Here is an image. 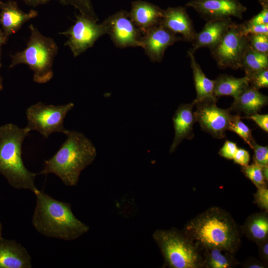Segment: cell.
<instances>
[{"label": "cell", "instance_id": "obj_1", "mask_svg": "<svg viewBox=\"0 0 268 268\" xmlns=\"http://www.w3.org/2000/svg\"><path fill=\"white\" fill-rule=\"evenodd\" d=\"M33 193L36 203L32 223L39 233L70 241L88 232L89 227L74 215L68 203L57 200L38 189Z\"/></svg>", "mask_w": 268, "mask_h": 268}, {"label": "cell", "instance_id": "obj_2", "mask_svg": "<svg viewBox=\"0 0 268 268\" xmlns=\"http://www.w3.org/2000/svg\"><path fill=\"white\" fill-rule=\"evenodd\" d=\"M67 138L57 152L45 160L39 174H53L67 186H75L81 172L95 160L97 150L83 134L67 130Z\"/></svg>", "mask_w": 268, "mask_h": 268}, {"label": "cell", "instance_id": "obj_3", "mask_svg": "<svg viewBox=\"0 0 268 268\" xmlns=\"http://www.w3.org/2000/svg\"><path fill=\"white\" fill-rule=\"evenodd\" d=\"M183 230L201 247H216L234 253L240 244L237 225L221 208L213 206L187 223Z\"/></svg>", "mask_w": 268, "mask_h": 268}, {"label": "cell", "instance_id": "obj_4", "mask_svg": "<svg viewBox=\"0 0 268 268\" xmlns=\"http://www.w3.org/2000/svg\"><path fill=\"white\" fill-rule=\"evenodd\" d=\"M30 131L12 123L0 127V174L16 189L34 193L36 173L29 171L22 159V143Z\"/></svg>", "mask_w": 268, "mask_h": 268}, {"label": "cell", "instance_id": "obj_5", "mask_svg": "<svg viewBox=\"0 0 268 268\" xmlns=\"http://www.w3.org/2000/svg\"><path fill=\"white\" fill-rule=\"evenodd\" d=\"M30 36L23 50L11 56L10 68L27 65L33 71V80L43 84L53 76V63L58 47L52 38L43 35L33 24L29 26Z\"/></svg>", "mask_w": 268, "mask_h": 268}, {"label": "cell", "instance_id": "obj_6", "mask_svg": "<svg viewBox=\"0 0 268 268\" xmlns=\"http://www.w3.org/2000/svg\"><path fill=\"white\" fill-rule=\"evenodd\" d=\"M152 236L164 258L165 266L170 268H203L201 247L183 230L175 228L157 229Z\"/></svg>", "mask_w": 268, "mask_h": 268}, {"label": "cell", "instance_id": "obj_7", "mask_svg": "<svg viewBox=\"0 0 268 268\" xmlns=\"http://www.w3.org/2000/svg\"><path fill=\"white\" fill-rule=\"evenodd\" d=\"M73 107L72 102L61 105L37 102L26 110L28 121L26 127L30 131L38 132L45 138H48L54 133H62L65 134L68 130L65 128L64 121Z\"/></svg>", "mask_w": 268, "mask_h": 268}, {"label": "cell", "instance_id": "obj_8", "mask_svg": "<svg viewBox=\"0 0 268 268\" xmlns=\"http://www.w3.org/2000/svg\"><path fill=\"white\" fill-rule=\"evenodd\" d=\"M249 47L247 37L234 22L210 51L218 67L234 69L241 68L242 58Z\"/></svg>", "mask_w": 268, "mask_h": 268}, {"label": "cell", "instance_id": "obj_9", "mask_svg": "<svg viewBox=\"0 0 268 268\" xmlns=\"http://www.w3.org/2000/svg\"><path fill=\"white\" fill-rule=\"evenodd\" d=\"M106 34L102 22L98 23L81 14L76 16L72 26L61 33L67 37L65 45L68 47L74 57L92 47L101 36Z\"/></svg>", "mask_w": 268, "mask_h": 268}, {"label": "cell", "instance_id": "obj_10", "mask_svg": "<svg viewBox=\"0 0 268 268\" xmlns=\"http://www.w3.org/2000/svg\"><path fill=\"white\" fill-rule=\"evenodd\" d=\"M102 23L106 34L116 47L140 46L142 34L132 21L128 12L121 10L108 16Z\"/></svg>", "mask_w": 268, "mask_h": 268}, {"label": "cell", "instance_id": "obj_11", "mask_svg": "<svg viewBox=\"0 0 268 268\" xmlns=\"http://www.w3.org/2000/svg\"><path fill=\"white\" fill-rule=\"evenodd\" d=\"M215 101L206 100L195 104L196 110L194 111L196 122L201 129L216 138H223L228 130L232 115L230 109L218 107Z\"/></svg>", "mask_w": 268, "mask_h": 268}, {"label": "cell", "instance_id": "obj_12", "mask_svg": "<svg viewBox=\"0 0 268 268\" xmlns=\"http://www.w3.org/2000/svg\"><path fill=\"white\" fill-rule=\"evenodd\" d=\"M206 21L231 18L242 19L247 10L239 0H192L186 3Z\"/></svg>", "mask_w": 268, "mask_h": 268}, {"label": "cell", "instance_id": "obj_13", "mask_svg": "<svg viewBox=\"0 0 268 268\" xmlns=\"http://www.w3.org/2000/svg\"><path fill=\"white\" fill-rule=\"evenodd\" d=\"M183 40L161 24H159L142 34L140 46L153 62H160L166 50L175 42Z\"/></svg>", "mask_w": 268, "mask_h": 268}, {"label": "cell", "instance_id": "obj_14", "mask_svg": "<svg viewBox=\"0 0 268 268\" xmlns=\"http://www.w3.org/2000/svg\"><path fill=\"white\" fill-rule=\"evenodd\" d=\"M160 24L184 41L192 42L197 34L192 19L183 6L163 9Z\"/></svg>", "mask_w": 268, "mask_h": 268}, {"label": "cell", "instance_id": "obj_15", "mask_svg": "<svg viewBox=\"0 0 268 268\" xmlns=\"http://www.w3.org/2000/svg\"><path fill=\"white\" fill-rule=\"evenodd\" d=\"M163 9L151 2L142 0L132 2L129 12L133 22L142 34L160 23Z\"/></svg>", "mask_w": 268, "mask_h": 268}, {"label": "cell", "instance_id": "obj_16", "mask_svg": "<svg viewBox=\"0 0 268 268\" xmlns=\"http://www.w3.org/2000/svg\"><path fill=\"white\" fill-rule=\"evenodd\" d=\"M195 104H182L178 107L172 118L174 129V137L170 148L173 152L179 144L185 139H191L194 136L193 126L196 122L193 107Z\"/></svg>", "mask_w": 268, "mask_h": 268}, {"label": "cell", "instance_id": "obj_17", "mask_svg": "<svg viewBox=\"0 0 268 268\" xmlns=\"http://www.w3.org/2000/svg\"><path fill=\"white\" fill-rule=\"evenodd\" d=\"M0 9V26L7 37L18 31L25 22L38 15V12L34 10L23 11L15 1L11 0L3 2Z\"/></svg>", "mask_w": 268, "mask_h": 268}, {"label": "cell", "instance_id": "obj_18", "mask_svg": "<svg viewBox=\"0 0 268 268\" xmlns=\"http://www.w3.org/2000/svg\"><path fill=\"white\" fill-rule=\"evenodd\" d=\"M31 257L27 250L13 240L0 239V268H31Z\"/></svg>", "mask_w": 268, "mask_h": 268}, {"label": "cell", "instance_id": "obj_19", "mask_svg": "<svg viewBox=\"0 0 268 268\" xmlns=\"http://www.w3.org/2000/svg\"><path fill=\"white\" fill-rule=\"evenodd\" d=\"M233 23L231 18L207 21L201 30L197 33L190 50L195 53L202 47L211 49L219 42Z\"/></svg>", "mask_w": 268, "mask_h": 268}, {"label": "cell", "instance_id": "obj_20", "mask_svg": "<svg viewBox=\"0 0 268 268\" xmlns=\"http://www.w3.org/2000/svg\"><path fill=\"white\" fill-rule=\"evenodd\" d=\"M268 102L267 96L249 85L234 98L233 103L229 109L237 113L243 114L246 117L258 113L264 106L268 104Z\"/></svg>", "mask_w": 268, "mask_h": 268}, {"label": "cell", "instance_id": "obj_21", "mask_svg": "<svg viewBox=\"0 0 268 268\" xmlns=\"http://www.w3.org/2000/svg\"><path fill=\"white\" fill-rule=\"evenodd\" d=\"M190 59L197 97L193 102L194 104L199 102L211 100L215 101L216 98L213 94L214 80L207 78L203 73L200 65L197 62L194 53L188 51Z\"/></svg>", "mask_w": 268, "mask_h": 268}, {"label": "cell", "instance_id": "obj_22", "mask_svg": "<svg viewBox=\"0 0 268 268\" xmlns=\"http://www.w3.org/2000/svg\"><path fill=\"white\" fill-rule=\"evenodd\" d=\"M249 85V79L246 76L236 77L221 74L214 80V96L216 99L222 96H231L235 98Z\"/></svg>", "mask_w": 268, "mask_h": 268}, {"label": "cell", "instance_id": "obj_23", "mask_svg": "<svg viewBox=\"0 0 268 268\" xmlns=\"http://www.w3.org/2000/svg\"><path fill=\"white\" fill-rule=\"evenodd\" d=\"M243 229L246 236L257 244L268 239V211L257 212L250 215Z\"/></svg>", "mask_w": 268, "mask_h": 268}, {"label": "cell", "instance_id": "obj_24", "mask_svg": "<svg viewBox=\"0 0 268 268\" xmlns=\"http://www.w3.org/2000/svg\"><path fill=\"white\" fill-rule=\"evenodd\" d=\"M203 268H231L239 264L233 253L216 247H201Z\"/></svg>", "mask_w": 268, "mask_h": 268}, {"label": "cell", "instance_id": "obj_25", "mask_svg": "<svg viewBox=\"0 0 268 268\" xmlns=\"http://www.w3.org/2000/svg\"><path fill=\"white\" fill-rule=\"evenodd\" d=\"M268 68V54L259 52L249 47L242 60L241 68L248 76L255 72Z\"/></svg>", "mask_w": 268, "mask_h": 268}, {"label": "cell", "instance_id": "obj_26", "mask_svg": "<svg viewBox=\"0 0 268 268\" xmlns=\"http://www.w3.org/2000/svg\"><path fill=\"white\" fill-rule=\"evenodd\" d=\"M228 130L237 134L252 148L255 140L253 138L251 130L242 122L240 115H232Z\"/></svg>", "mask_w": 268, "mask_h": 268}, {"label": "cell", "instance_id": "obj_27", "mask_svg": "<svg viewBox=\"0 0 268 268\" xmlns=\"http://www.w3.org/2000/svg\"><path fill=\"white\" fill-rule=\"evenodd\" d=\"M242 171L257 188L267 187L263 174L262 166L254 162L251 165L242 167Z\"/></svg>", "mask_w": 268, "mask_h": 268}, {"label": "cell", "instance_id": "obj_28", "mask_svg": "<svg viewBox=\"0 0 268 268\" xmlns=\"http://www.w3.org/2000/svg\"><path fill=\"white\" fill-rule=\"evenodd\" d=\"M65 5H70L77 9L80 14L95 21L99 19L94 11L91 0H58Z\"/></svg>", "mask_w": 268, "mask_h": 268}, {"label": "cell", "instance_id": "obj_29", "mask_svg": "<svg viewBox=\"0 0 268 268\" xmlns=\"http://www.w3.org/2000/svg\"><path fill=\"white\" fill-rule=\"evenodd\" d=\"M247 37L250 47L259 52L268 54V35H249Z\"/></svg>", "mask_w": 268, "mask_h": 268}, {"label": "cell", "instance_id": "obj_30", "mask_svg": "<svg viewBox=\"0 0 268 268\" xmlns=\"http://www.w3.org/2000/svg\"><path fill=\"white\" fill-rule=\"evenodd\" d=\"M247 77L249 79V85L257 90L268 87V68L255 72Z\"/></svg>", "mask_w": 268, "mask_h": 268}, {"label": "cell", "instance_id": "obj_31", "mask_svg": "<svg viewBox=\"0 0 268 268\" xmlns=\"http://www.w3.org/2000/svg\"><path fill=\"white\" fill-rule=\"evenodd\" d=\"M242 33L247 36L249 35L263 34L268 35V24L263 25H252L246 21L238 24Z\"/></svg>", "mask_w": 268, "mask_h": 268}, {"label": "cell", "instance_id": "obj_32", "mask_svg": "<svg viewBox=\"0 0 268 268\" xmlns=\"http://www.w3.org/2000/svg\"><path fill=\"white\" fill-rule=\"evenodd\" d=\"M252 148L254 151V162L261 166L268 165V147L259 145L254 140Z\"/></svg>", "mask_w": 268, "mask_h": 268}, {"label": "cell", "instance_id": "obj_33", "mask_svg": "<svg viewBox=\"0 0 268 268\" xmlns=\"http://www.w3.org/2000/svg\"><path fill=\"white\" fill-rule=\"evenodd\" d=\"M254 194V202L262 210H268V189L267 187L257 188Z\"/></svg>", "mask_w": 268, "mask_h": 268}, {"label": "cell", "instance_id": "obj_34", "mask_svg": "<svg viewBox=\"0 0 268 268\" xmlns=\"http://www.w3.org/2000/svg\"><path fill=\"white\" fill-rule=\"evenodd\" d=\"M238 148L236 143L227 140L219 150L218 154L224 158L233 159Z\"/></svg>", "mask_w": 268, "mask_h": 268}, {"label": "cell", "instance_id": "obj_35", "mask_svg": "<svg viewBox=\"0 0 268 268\" xmlns=\"http://www.w3.org/2000/svg\"><path fill=\"white\" fill-rule=\"evenodd\" d=\"M234 163L242 167L249 165L250 155L248 151L243 148H238L233 157Z\"/></svg>", "mask_w": 268, "mask_h": 268}, {"label": "cell", "instance_id": "obj_36", "mask_svg": "<svg viewBox=\"0 0 268 268\" xmlns=\"http://www.w3.org/2000/svg\"><path fill=\"white\" fill-rule=\"evenodd\" d=\"M246 22L252 25L268 24V7H262L259 13Z\"/></svg>", "mask_w": 268, "mask_h": 268}, {"label": "cell", "instance_id": "obj_37", "mask_svg": "<svg viewBox=\"0 0 268 268\" xmlns=\"http://www.w3.org/2000/svg\"><path fill=\"white\" fill-rule=\"evenodd\" d=\"M254 121L265 132H268V115L256 113L244 117Z\"/></svg>", "mask_w": 268, "mask_h": 268}, {"label": "cell", "instance_id": "obj_38", "mask_svg": "<svg viewBox=\"0 0 268 268\" xmlns=\"http://www.w3.org/2000/svg\"><path fill=\"white\" fill-rule=\"evenodd\" d=\"M257 244L259 256L263 262L266 264L268 260V239Z\"/></svg>", "mask_w": 268, "mask_h": 268}, {"label": "cell", "instance_id": "obj_39", "mask_svg": "<svg viewBox=\"0 0 268 268\" xmlns=\"http://www.w3.org/2000/svg\"><path fill=\"white\" fill-rule=\"evenodd\" d=\"M267 266L266 264L254 258H249L246 260L243 267L247 268H264Z\"/></svg>", "mask_w": 268, "mask_h": 268}, {"label": "cell", "instance_id": "obj_40", "mask_svg": "<svg viewBox=\"0 0 268 268\" xmlns=\"http://www.w3.org/2000/svg\"><path fill=\"white\" fill-rule=\"evenodd\" d=\"M22 0L24 1L26 3L30 5L36 6L40 4H45L53 0Z\"/></svg>", "mask_w": 268, "mask_h": 268}, {"label": "cell", "instance_id": "obj_41", "mask_svg": "<svg viewBox=\"0 0 268 268\" xmlns=\"http://www.w3.org/2000/svg\"><path fill=\"white\" fill-rule=\"evenodd\" d=\"M8 37L4 34L1 28H0V67L1 64V48L2 46L5 44Z\"/></svg>", "mask_w": 268, "mask_h": 268}, {"label": "cell", "instance_id": "obj_42", "mask_svg": "<svg viewBox=\"0 0 268 268\" xmlns=\"http://www.w3.org/2000/svg\"><path fill=\"white\" fill-rule=\"evenodd\" d=\"M262 171L265 180L267 182L268 180V165L262 166Z\"/></svg>", "mask_w": 268, "mask_h": 268}, {"label": "cell", "instance_id": "obj_43", "mask_svg": "<svg viewBox=\"0 0 268 268\" xmlns=\"http://www.w3.org/2000/svg\"><path fill=\"white\" fill-rule=\"evenodd\" d=\"M262 7H268V0H259Z\"/></svg>", "mask_w": 268, "mask_h": 268}, {"label": "cell", "instance_id": "obj_44", "mask_svg": "<svg viewBox=\"0 0 268 268\" xmlns=\"http://www.w3.org/2000/svg\"><path fill=\"white\" fill-rule=\"evenodd\" d=\"M1 67H0V68ZM3 89V81H2V78L0 75V91L2 90Z\"/></svg>", "mask_w": 268, "mask_h": 268}, {"label": "cell", "instance_id": "obj_45", "mask_svg": "<svg viewBox=\"0 0 268 268\" xmlns=\"http://www.w3.org/2000/svg\"><path fill=\"white\" fill-rule=\"evenodd\" d=\"M2 238V225L0 222V239Z\"/></svg>", "mask_w": 268, "mask_h": 268}, {"label": "cell", "instance_id": "obj_46", "mask_svg": "<svg viewBox=\"0 0 268 268\" xmlns=\"http://www.w3.org/2000/svg\"><path fill=\"white\" fill-rule=\"evenodd\" d=\"M3 2L1 1V0H0V8Z\"/></svg>", "mask_w": 268, "mask_h": 268}]
</instances>
